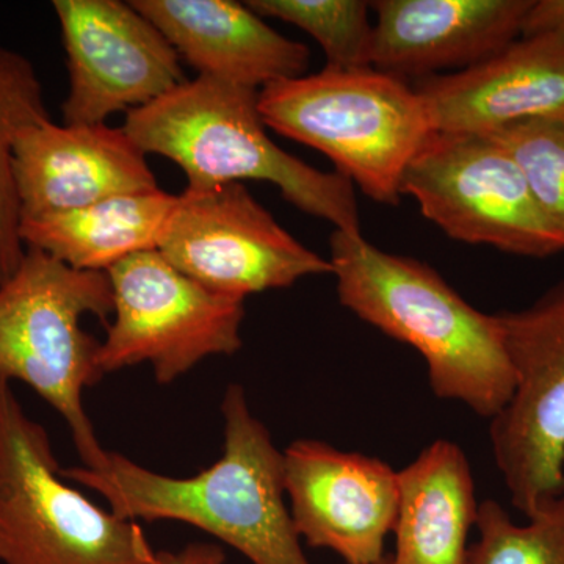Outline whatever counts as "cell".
<instances>
[{
    "label": "cell",
    "mask_w": 564,
    "mask_h": 564,
    "mask_svg": "<svg viewBox=\"0 0 564 564\" xmlns=\"http://www.w3.org/2000/svg\"><path fill=\"white\" fill-rule=\"evenodd\" d=\"M261 18H273L310 33L326 57V68H369L373 25L362 0H250Z\"/></svg>",
    "instance_id": "44dd1931"
},
{
    "label": "cell",
    "mask_w": 564,
    "mask_h": 564,
    "mask_svg": "<svg viewBox=\"0 0 564 564\" xmlns=\"http://www.w3.org/2000/svg\"><path fill=\"white\" fill-rule=\"evenodd\" d=\"M69 91L65 124H104L185 82L181 57L147 17L121 0H55Z\"/></svg>",
    "instance_id": "8fae6325"
},
{
    "label": "cell",
    "mask_w": 564,
    "mask_h": 564,
    "mask_svg": "<svg viewBox=\"0 0 564 564\" xmlns=\"http://www.w3.org/2000/svg\"><path fill=\"white\" fill-rule=\"evenodd\" d=\"M397 475L395 551L388 564H466L480 502L463 448L434 441Z\"/></svg>",
    "instance_id": "e0dca14e"
},
{
    "label": "cell",
    "mask_w": 564,
    "mask_h": 564,
    "mask_svg": "<svg viewBox=\"0 0 564 564\" xmlns=\"http://www.w3.org/2000/svg\"><path fill=\"white\" fill-rule=\"evenodd\" d=\"M47 120L35 66L20 52L0 46V284L13 276L25 254L13 180L14 140L22 129Z\"/></svg>",
    "instance_id": "d6986e66"
},
{
    "label": "cell",
    "mask_w": 564,
    "mask_h": 564,
    "mask_svg": "<svg viewBox=\"0 0 564 564\" xmlns=\"http://www.w3.org/2000/svg\"><path fill=\"white\" fill-rule=\"evenodd\" d=\"M532 2L378 0L370 65L404 80L470 68L521 39Z\"/></svg>",
    "instance_id": "9a60e30c"
},
{
    "label": "cell",
    "mask_w": 564,
    "mask_h": 564,
    "mask_svg": "<svg viewBox=\"0 0 564 564\" xmlns=\"http://www.w3.org/2000/svg\"><path fill=\"white\" fill-rule=\"evenodd\" d=\"M113 322L99 347L104 375L151 364L159 384H172L209 356L242 348L245 300L204 288L158 250L107 270Z\"/></svg>",
    "instance_id": "ba28073f"
},
{
    "label": "cell",
    "mask_w": 564,
    "mask_h": 564,
    "mask_svg": "<svg viewBox=\"0 0 564 564\" xmlns=\"http://www.w3.org/2000/svg\"><path fill=\"white\" fill-rule=\"evenodd\" d=\"M477 543L466 564H564V492L525 518L524 524L497 502L478 505Z\"/></svg>",
    "instance_id": "ffe728a7"
},
{
    "label": "cell",
    "mask_w": 564,
    "mask_h": 564,
    "mask_svg": "<svg viewBox=\"0 0 564 564\" xmlns=\"http://www.w3.org/2000/svg\"><path fill=\"white\" fill-rule=\"evenodd\" d=\"M223 454L193 477H169L109 452L98 469H62V477L98 492L129 521L196 527L251 564H313L285 503L284 454L252 414L242 384L221 400Z\"/></svg>",
    "instance_id": "6da1fadb"
},
{
    "label": "cell",
    "mask_w": 564,
    "mask_h": 564,
    "mask_svg": "<svg viewBox=\"0 0 564 564\" xmlns=\"http://www.w3.org/2000/svg\"><path fill=\"white\" fill-rule=\"evenodd\" d=\"M139 522L66 484L50 433L0 377V563L165 564Z\"/></svg>",
    "instance_id": "8992f818"
},
{
    "label": "cell",
    "mask_w": 564,
    "mask_h": 564,
    "mask_svg": "<svg viewBox=\"0 0 564 564\" xmlns=\"http://www.w3.org/2000/svg\"><path fill=\"white\" fill-rule=\"evenodd\" d=\"M378 564H388V556H386V558L383 560V562L378 563Z\"/></svg>",
    "instance_id": "d4e9b609"
},
{
    "label": "cell",
    "mask_w": 564,
    "mask_h": 564,
    "mask_svg": "<svg viewBox=\"0 0 564 564\" xmlns=\"http://www.w3.org/2000/svg\"><path fill=\"white\" fill-rule=\"evenodd\" d=\"M93 315L109 322L113 292L107 272L76 270L25 248L13 276L0 284V377L22 381L68 425L82 463L98 469L102 447L84 406V392L102 380L101 343L82 328Z\"/></svg>",
    "instance_id": "277c9868"
},
{
    "label": "cell",
    "mask_w": 564,
    "mask_h": 564,
    "mask_svg": "<svg viewBox=\"0 0 564 564\" xmlns=\"http://www.w3.org/2000/svg\"><path fill=\"white\" fill-rule=\"evenodd\" d=\"M13 180L21 221L161 188L147 154L124 129L107 122L47 120L22 129L14 140Z\"/></svg>",
    "instance_id": "4fadbf2b"
},
{
    "label": "cell",
    "mask_w": 564,
    "mask_h": 564,
    "mask_svg": "<svg viewBox=\"0 0 564 564\" xmlns=\"http://www.w3.org/2000/svg\"><path fill=\"white\" fill-rule=\"evenodd\" d=\"M122 129L144 154L176 163L187 188L269 182L296 209L337 231L362 234L355 185L281 150L267 132L254 88L198 76L129 111Z\"/></svg>",
    "instance_id": "3957f363"
},
{
    "label": "cell",
    "mask_w": 564,
    "mask_h": 564,
    "mask_svg": "<svg viewBox=\"0 0 564 564\" xmlns=\"http://www.w3.org/2000/svg\"><path fill=\"white\" fill-rule=\"evenodd\" d=\"M400 192L458 242L534 259L564 251L563 234L538 206L510 152L491 135L430 132Z\"/></svg>",
    "instance_id": "52a82bcc"
},
{
    "label": "cell",
    "mask_w": 564,
    "mask_h": 564,
    "mask_svg": "<svg viewBox=\"0 0 564 564\" xmlns=\"http://www.w3.org/2000/svg\"><path fill=\"white\" fill-rule=\"evenodd\" d=\"M329 248L339 303L421 352L437 399L488 421L507 406L516 380L497 314L467 303L429 263L380 250L362 234L334 229Z\"/></svg>",
    "instance_id": "7a4b0ae2"
},
{
    "label": "cell",
    "mask_w": 564,
    "mask_h": 564,
    "mask_svg": "<svg viewBox=\"0 0 564 564\" xmlns=\"http://www.w3.org/2000/svg\"><path fill=\"white\" fill-rule=\"evenodd\" d=\"M267 128L328 155L373 202L397 206L403 174L433 132L421 96L402 77L323 68L259 91Z\"/></svg>",
    "instance_id": "5b68a950"
},
{
    "label": "cell",
    "mask_w": 564,
    "mask_h": 564,
    "mask_svg": "<svg viewBox=\"0 0 564 564\" xmlns=\"http://www.w3.org/2000/svg\"><path fill=\"white\" fill-rule=\"evenodd\" d=\"M176 206L177 195L162 188L132 193L21 221V239L73 269L107 272L133 254L158 250Z\"/></svg>",
    "instance_id": "ac0fdd59"
},
{
    "label": "cell",
    "mask_w": 564,
    "mask_h": 564,
    "mask_svg": "<svg viewBox=\"0 0 564 564\" xmlns=\"http://www.w3.org/2000/svg\"><path fill=\"white\" fill-rule=\"evenodd\" d=\"M158 251L209 291L240 300L333 274L329 259L285 231L242 182L185 187Z\"/></svg>",
    "instance_id": "30bf717a"
},
{
    "label": "cell",
    "mask_w": 564,
    "mask_h": 564,
    "mask_svg": "<svg viewBox=\"0 0 564 564\" xmlns=\"http://www.w3.org/2000/svg\"><path fill=\"white\" fill-rule=\"evenodd\" d=\"M285 496L300 540L345 564H378L399 510V475L380 458L317 440L284 452Z\"/></svg>",
    "instance_id": "7c38bea8"
},
{
    "label": "cell",
    "mask_w": 564,
    "mask_h": 564,
    "mask_svg": "<svg viewBox=\"0 0 564 564\" xmlns=\"http://www.w3.org/2000/svg\"><path fill=\"white\" fill-rule=\"evenodd\" d=\"M199 76L262 88L306 76L311 52L232 0H132Z\"/></svg>",
    "instance_id": "2e32d148"
},
{
    "label": "cell",
    "mask_w": 564,
    "mask_h": 564,
    "mask_svg": "<svg viewBox=\"0 0 564 564\" xmlns=\"http://www.w3.org/2000/svg\"><path fill=\"white\" fill-rule=\"evenodd\" d=\"M497 317L516 383L489 441L511 505L529 518L564 492V280Z\"/></svg>",
    "instance_id": "9c48e42d"
},
{
    "label": "cell",
    "mask_w": 564,
    "mask_h": 564,
    "mask_svg": "<svg viewBox=\"0 0 564 564\" xmlns=\"http://www.w3.org/2000/svg\"><path fill=\"white\" fill-rule=\"evenodd\" d=\"M414 90L436 132L489 135L518 122L564 118V36L516 40L470 68L423 77Z\"/></svg>",
    "instance_id": "5bb4252c"
},
{
    "label": "cell",
    "mask_w": 564,
    "mask_h": 564,
    "mask_svg": "<svg viewBox=\"0 0 564 564\" xmlns=\"http://www.w3.org/2000/svg\"><path fill=\"white\" fill-rule=\"evenodd\" d=\"M518 163L538 206L564 236V118H544L489 133Z\"/></svg>",
    "instance_id": "7402d4cb"
},
{
    "label": "cell",
    "mask_w": 564,
    "mask_h": 564,
    "mask_svg": "<svg viewBox=\"0 0 564 564\" xmlns=\"http://www.w3.org/2000/svg\"><path fill=\"white\" fill-rule=\"evenodd\" d=\"M165 564H226V554L218 544L191 543L181 551L166 552Z\"/></svg>",
    "instance_id": "cb8c5ba5"
},
{
    "label": "cell",
    "mask_w": 564,
    "mask_h": 564,
    "mask_svg": "<svg viewBox=\"0 0 564 564\" xmlns=\"http://www.w3.org/2000/svg\"><path fill=\"white\" fill-rule=\"evenodd\" d=\"M564 36V0H533L522 22L521 39Z\"/></svg>",
    "instance_id": "603a6c76"
}]
</instances>
